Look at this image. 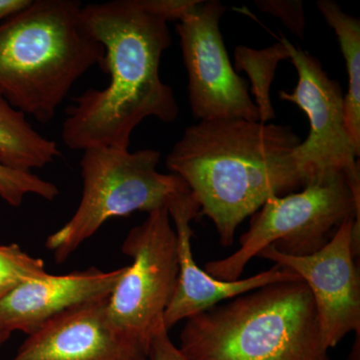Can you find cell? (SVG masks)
I'll return each mask as SVG.
<instances>
[{
	"instance_id": "obj_1",
	"label": "cell",
	"mask_w": 360,
	"mask_h": 360,
	"mask_svg": "<svg viewBox=\"0 0 360 360\" xmlns=\"http://www.w3.org/2000/svg\"><path fill=\"white\" fill-rule=\"evenodd\" d=\"M189 0H113L82 6L90 34L103 46L104 89H90L68 106L61 136L68 148L127 149L146 118L179 116L174 90L161 80V56L172 44L168 22L179 21Z\"/></svg>"
},
{
	"instance_id": "obj_2",
	"label": "cell",
	"mask_w": 360,
	"mask_h": 360,
	"mask_svg": "<svg viewBox=\"0 0 360 360\" xmlns=\"http://www.w3.org/2000/svg\"><path fill=\"white\" fill-rule=\"evenodd\" d=\"M302 139L290 125L245 120H202L187 127L167 158L212 220L222 246L267 200L307 184L292 158Z\"/></svg>"
},
{
	"instance_id": "obj_3",
	"label": "cell",
	"mask_w": 360,
	"mask_h": 360,
	"mask_svg": "<svg viewBox=\"0 0 360 360\" xmlns=\"http://www.w3.org/2000/svg\"><path fill=\"white\" fill-rule=\"evenodd\" d=\"M82 6L32 0L0 25V92L37 122H51L75 82L103 66V46L85 27Z\"/></svg>"
},
{
	"instance_id": "obj_4",
	"label": "cell",
	"mask_w": 360,
	"mask_h": 360,
	"mask_svg": "<svg viewBox=\"0 0 360 360\" xmlns=\"http://www.w3.org/2000/svg\"><path fill=\"white\" fill-rule=\"evenodd\" d=\"M179 349L191 360H329L302 281L269 284L186 319Z\"/></svg>"
},
{
	"instance_id": "obj_5",
	"label": "cell",
	"mask_w": 360,
	"mask_h": 360,
	"mask_svg": "<svg viewBox=\"0 0 360 360\" xmlns=\"http://www.w3.org/2000/svg\"><path fill=\"white\" fill-rule=\"evenodd\" d=\"M160 153L153 149L96 146L84 150L80 160L82 195L72 217L46 239L45 246L63 264L112 217L135 212L168 208L191 193L174 174L158 170Z\"/></svg>"
},
{
	"instance_id": "obj_6",
	"label": "cell",
	"mask_w": 360,
	"mask_h": 360,
	"mask_svg": "<svg viewBox=\"0 0 360 360\" xmlns=\"http://www.w3.org/2000/svg\"><path fill=\"white\" fill-rule=\"evenodd\" d=\"M348 219L360 220V182L343 172H328L298 193L267 200L252 215L238 250L207 262L203 270L215 278L232 281L240 278L250 259L267 246L290 255H311Z\"/></svg>"
},
{
	"instance_id": "obj_7",
	"label": "cell",
	"mask_w": 360,
	"mask_h": 360,
	"mask_svg": "<svg viewBox=\"0 0 360 360\" xmlns=\"http://www.w3.org/2000/svg\"><path fill=\"white\" fill-rule=\"evenodd\" d=\"M123 255L132 259L108 302L110 321L148 352L151 338L165 326V310L179 276L176 233L167 208L148 213L123 241Z\"/></svg>"
},
{
	"instance_id": "obj_8",
	"label": "cell",
	"mask_w": 360,
	"mask_h": 360,
	"mask_svg": "<svg viewBox=\"0 0 360 360\" xmlns=\"http://www.w3.org/2000/svg\"><path fill=\"white\" fill-rule=\"evenodd\" d=\"M226 8L219 0H196L177 23L188 77L189 104L193 117L200 122H259L250 84L236 73L225 49L219 23Z\"/></svg>"
},
{
	"instance_id": "obj_9",
	"label": "cell",
	"mask_w": 360,
	"mask_h": 360,
	"mask_svg": "<svg viewBox=\"0 0 360 360\" xmlns=\"http://www.w3.org/2000/svg\"><path fill=\"white\" fill-rule=\"evenodd\" d=\"M297 71L292 91H279L281 101L295 103L307 113L309 134L293 150L292 158L307 184L321 175L343 172L360 182L359 153L348 134L345 96L340 84L328 77L319 59L281 37ZM305 184V186H307Z\"/></svg>"
},
{
	"instance_id": "obj_10",
	"label": "cell",
	"mask_w": 360,
	"mask_h": 360,
	"mask_svg": "<svg viewBox=\"0 0 360 360\" xmlns=\"http://www.w3.org/2000/svg\"><path fill=\"white\" fill-rule=\"evenodd\" d=\"M360 220L348 219L321 250L290 255L274 245L257 257L292 270L311 293L326 347H335L348 333H360V278L354 258L359 253Z\"/></svg>"
},
{
	"instance_id": "obj_11",
	"label": "cell",
	"mask_w": 360,
	"mask_h": 360,
	"mask_svg": "<svg viewBox=\"0 0 360 360\" xmlns=\"http://www.w3.org/2000/svg\"><path fill=\"white\" fill-rule=\"evenodd\" d=\"M108 297L56 315L28 335L11 360H148V352L110 321Z\"/></svg>"
},
{
	"instance_id": "obj_12",
	"label": "cell",
	"mask_w": 360,
	"mask_h": 360,
	"mask_svg": "<svg viewBox=\"0 0 360 360\" xmlns=\"http://www.w3.org/2000/svg\"><path fill=\"white\" fill-rule=\"evenodd\" d=\"M176 233L179 276L174 295L165 310V328L239 295L269 284L302 281L292 270L276 264L255 276L226 281L215 278L196 264L191 248V224L200 217V208L191 193L180 196L167 208Z\"/></svg>"
},
{
	"instance_id": "obj_13",
	"label": "cell",
	"mask_w": 360,
	"mask_h": 360,
	"mask_svg": "<svg viewBox=\"0 0 360 360\" xmlns=\"http://www.w3.org/2000/svg\"><path fill=\"white\" fill-rule=\"evenodd\" d=\"M127 266L103 271L96 267L63 276H46L21 284L0 300V324L27 335L82 303L108 297Z\"/></svg>"
},
{
	"instance_id": "obj_14",
	"label": "cell",
	"mask_w": 360,
	"mask_h": 360,
	"mask_svg": "<svg viewBox=\"0 0 360 360\" xmlns=\"http://www.w3.org/2000/svg\"><path fill=\"white\" fill-rule=\"evenodd\" d=\"M60 155L56 142L33 129L25 113L14 108L0 92V162L32 172Z\"/></svg>"
},
{
	"instance_id": "obj_15",
	"label": "cell",
	"mask_w": 360,
	"mask_h": 360,
	"mask_svg": "<svg viewBox=\"0 0 360 360\" xmlns=\"http://www.w3.org/2000/svg\"><path fill=\"white\" fill-rule=\"evenodd\" d=\"M316 6L326 23L335 30L345 58L348 75L345 124L355 150L360 155V20L345 13L333 0H319Z\"/></svg>"
},
{
	"instance_id": "obj_16",
	"label": "cell",
	"mask_w": 360,
	"mask_h": 360,
	"mask_svg": "<svg viewBox=\"0 0 360 360\" xmlns=\"http://www.w3.org/2000/svg\"><path fill=\"white\" fill-rule=\"evenodd\" d=\"M290 59V53L283 40L266 47L255 49L238 45L234 51V70L245 71L250 78V94L257 108L259 122L269 123L276 118L270 87L276 77L277 66L283 60Z\"/></svg>"
},
{
	"instance_id": "obj_17",
	"label": "cell",
	"mask_w": 360,
	"mask_h": 360,
	"mask_svg": "<svg viewBox=\"0 0 360 360\" xmlns=\"http://www.w3.org/2000/svg\"><path fill=\"white\" fill-rule=\"evenodd\" d=\"M46 274L41 258L32 257L15 243L0 245V300L21 284Z\"/></svg>"
},
{
	"instance_id": "obj_18",
	"label": "cell",
	"mask_w": 360,
	"mask_h": 360,
	"mask_svg": "<svg viewBox=\"0 0 360 360\" xmlns=\"http://www.w3.org/2000/svg\"><path fill=\"white\" fill-rule=\"evenodd\" d=\"M28 194L51 201L59 195V189L32 172L14 169L0 162V198L7 205L18 207Z\"/></svg>"
},
{
	"instance_id": "obj_19",
	"label": "cell",
	"mask_w": 360,
	"mask_h": 360,
	"mask_svg": "<svg viewBox=\"0 0 360 360\" xmlns=\"http://www.w3.org/2000/svg\"><path fill=\"white\" fill-rule=\"evenodd\" d=\"M255 6L262 13L278 18L283 25L300 39L304 37L305 16L300 0H257Z\"/></svg>"
},
{
	"instance_id": "obj_20",
	"label": "cell",
	"mask_w": 360,
	"mask_h": 360,
	"mask_svg": "<svg viewBox=\"0 0 360 360\" xmlns=\"http://www.w3.org/2000/svg\"><path fill=\"white\" fill-rule=\"evenodd\" d=\"M148 360H191L170 340L165 326L158 329L149 345Z\"/></svg>"
},
{
	"instance_id": "obj_21",
	"label": "cell",
	"mask_w": 360,
	"mask_h": 360,
	"mask_svg": "<svg viewBox=\"0 0 360 360\" xmlns=\"http://www.w3.org/2000/svg\"><path fill=\"white\" fill-rule=\"evenodd\" d=\"M32 0H0V21L20 13L32 4Z\"/></svg>"
},
{
	"instance_id": "obj_22",
	"label": "cell",
	"mask_w": 360,
	"mask_h": 360,
	"mask_svg": "<svg viewBox=\"0 0 360 360\" xmlns=\"http://www.w3.org/2000/svg\"><path fill=\"white\" fill-rule=\"evenodd\" d=\"M11 333H11L8 328H6V326H2V324H0V347H1L7 340H8Z\"/></svg>"
}]
</instances>
